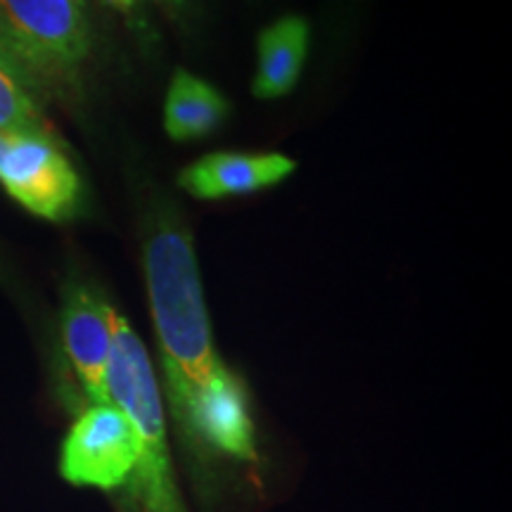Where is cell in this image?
I'll return each mask as SVG.
<instances>
[{
  "instance_id": "cell-1",
  "label": "cell",
  "mask_w": 512,
  "mask_h": 512,
  "mask_svg": "<svg viewBox=\"0 0 512 512\" xmlns=\"http://www.w3.org/2000/svg\"><path fill=\"white\" fill-rule=\"evenodd\" d=\"M145 273L169 401L178 420L192 394L223 366L211 342L192 238L178 219L162 216L155 223L145 247Z\"/></svg>"
},
{
  "instance_id": "cell-2",
  "label": "cell",
  "mask_w": 512,
  "mask_h": 512,
  "mask_svg": "<svg viewBox=\"0 0 512 512\" xmlns=\"http://www.w3.org/2000/svg\"><path fill=\"white\" fill-rule=\"evenodd\" d=\"M107 403L117 406L140 434V463L136 477L143 486L147 512H183L171 479L169 444L162 411V394L147 349L126 318L117 313L114 342L105 375Z\"/></svg>"
},
{
  "instance_id": "cell-3",
  "label": "cell",
  "mask_w": 512,
  "mask_h": 512,
  "mask_svg": "<svg viewBox=\"0 0 512 512\" xmlns=\"http://www.w3.org/2000/svg\"><path fill=\"white\" fill-rule=\"evenodd\" d=\"M88 48L83 0H0V60L17 79H67Z\"/></svg>"
},
{
  "instance_id": "cell-4",
  "label": "cell",
  "mask_w": 512,
  "mask_h": 512,
  "mask_svg": "<svg viewBox=\"0 0 512 512\" xmlns=\"http://www.w3.org/2000/svg\"><path fill=\"white\" fill-rule=\"evenodd\" d=\"M140 453L136 425L112 403H93L64 439L60 472L76 486L110 491L136 475Z\"/></svg>"
},
{
  "instance_id": "cell-5",
  "label": "cell",
  "mask_w": 512,
  "mask_h": 512,
  "mask_svg": "<svg viewBox=\"0 0 512 512\" xmlns=\"http://www.w3.org/2000/svg\"><path fill=\"white\" fill-rule=\"evenodd\" d=\"M0 183L12 200L48 221L69 219L81 202L79 174L48 136H10Z\"/></svg>"
},
{
  "instance_id": "cell-6",
  "label": "cell",
  "mask_w": 512,
  "mask_h": 512,
  "mask_svg": "<svg viewBox=\"0 0 512 512\" xmlns=\"http://www.w3.org/2000/svg\"><path fill=\"white\" fill-rule=\"evenodd\" d=\"M178 425L185 434L238 460H256L254 422L242 382L226 366L197 389L183 408Z\"/></svg>"
},
{
  "instance_id": "cell-7",
  "label": "cell",
  "mask_w": 512,
  "mask_h": 512,
  "mask_svg": "<svg viewBox=\"0 0 512 512\" xmlns=\"http://www.w3.org/2000/svg\"><path fill=\"white\" fill-rule=\"evenodd\" d=\"M114 320L117 311L98 292L88 285L69 287L62 311L64 351L93 403H107L105 375L114 342Z\"/></svg>"
},
{
  "instance_id": "cell-8",
  "label": "cell",
  "mask_w": 512,
  "mask_h": 512,
  "mask_svg": "<svg viewBox=\"0 0 512 512\" xmlns=\"http://www.w3.org/2000/svg\"><path fill=\"white\" fill-rule=\"evenodd\" d=\"M290 157L283 155H242V152H216L197 159L181 171L178 183L192 197L221 200L230 195H245L271 188L294 171Z\"/></svg>"
},
{
  "instance_id": "cell-9",
  "label": "cell",
  "mask_w": 512,
  "mask_h": 512,
  "mask_svg": "<svg viewBox=\"0 0 512 512\" xmlns=\"http://www.w3.org/2000/svg\"><path fill=\"white\" fill-rule=\"evenodd\" d=\"M309 50V24L302 17H283L259 36V72L254 79L256 98H280L290 93L302 74Z\"/></svg>"
},
{
  "instance_id": "cell-10",
  "label": "cell",
  "mask_w": 512,
  "mask_h": 512,
  "mask_svg": "<svg viewBox=\"0 0 512 512\" xmlns=\"http://www.w3.org/2000/svg\"><path fill=\"white\" fill-rule=\"evenodd\" d=\"M228 114V100L211 88L207 81L197 79L178 69L166 95L164 126L174 140H195L207 136Z\"/></svg>"
},
{
  "instance_id": "cell-11",
  "label": "cell",
  "mask_w": 512,
  "mask_h": 512,
  "mask_svg": "<svg viewBox=\"0 0 512 512\" xmlns=\"http://www.w3.org/2000/svg\"><path fill=\"white\" fill-rule=\"evenodd\" d=\"M0 133L3 136H48L41 112L31 102L15 72L0 60Z\"/></svg>"
},
{
  "instance_id": "cell-12",
  "label": "cell",
  "mask_w": 512,
  "mask_h": 512,
  "mask_svg": "<svg viewBox=\"0 0 512 512\" xmlns=\"http://www.w3.org/2000/svg\"><path fill=\"white\" fill-rule=\"evenodd\" d=\"M8 138H10V136H3V133H0V157H3L5 147H8Z\"/></svg>"
},
{
  "instance_id": "cell-13",
  "label": "cell",
  "mask_w": 512,
  "mask_h": 512,
  "mask_svg": "<svg viewBox=\"0 0 512 512\" xmlns=\"http://www.w3.org/2000/svg\"><path fill=\"white\" fill-rule=\"evenodd\" d=\"M114 3H117L119 8H131V5L136 3V0H114Z\"/></svg>"
}]
</instances>
